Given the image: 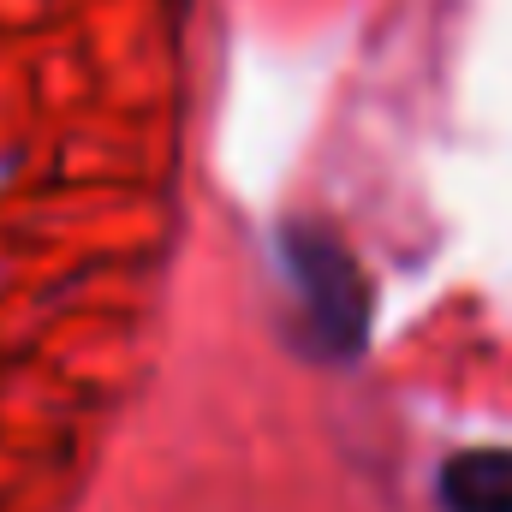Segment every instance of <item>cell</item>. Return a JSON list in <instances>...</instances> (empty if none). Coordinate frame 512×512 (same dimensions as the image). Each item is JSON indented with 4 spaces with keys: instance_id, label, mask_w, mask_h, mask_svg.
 Returning <instances> with one entry per match:
<instances>
[{
    "instance_id": "cell-1",
    "label": "cell",
    "mask_w": 512,
    "mask_h": 512,
    "mask_svg": "<svg viewBox=\"0 0 512 512\" xmlns=\"http://www.w3.org/2000/svg\"><path fill=\"white\" fill-rule=\"evenodd\" d=\"M280 268H286V286H292L298 340H304L322 364L358 358L364 340H370L376 298H370V280H364L358 256L340 245V233L304 227V221L286 227V233H280Z\"/></svg>"
},
{
    "instance_id": "cell-2",
    "label": "cell",
    "mask_w": 512,
    "mask_h": 512,
    "mask_svg": "<svg viewBox=\"0 0 512 512\" xmlns=\"http://www.w3.org/2000/svg\"><path fill=\"white\" fill-rule=\"evenodd\" d=\"M441 512H512V447H471L441 465Z\"/></svg>"
}]
</instances>
